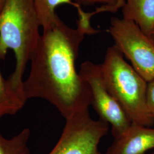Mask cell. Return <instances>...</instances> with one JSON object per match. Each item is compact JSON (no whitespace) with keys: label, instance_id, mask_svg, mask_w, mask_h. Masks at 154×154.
<instances>
[{"label":"cell","instance_id":"obj_1","mask_svg":"<svg viewBox=\"0 0 154 154\" xmlns=\"http://www.w3.org/2000/svg\"><path fill=\"white\" fill-rule=\"evenodd\" d=\"M98 32L88 20L79 19L77 28L72 29L60 18L52 28L44 30L31 55L29 77L23 82L26 101L45 99L66 119L88 110L91 92L77 72L75 62L85 35Z\"/></svg>","mask_w":154,"mask_h":154},{"label":"cell","instance_id":"obj_2","mask_svg":"<svg viewBox=\"0 0 154 154\" xmlns=\"http://www.w3.org/2000/svg\"><path fill=\"white\" fill-rule=\"evenodd\" d=\"M39 26L33 0H7L0 14V57L4 60L8 50L14 51L16 68L7 80L25 102L22 78L41 36Z\"/></svg>","mask_w":154,"mask_h":154},{"label":"cell","instance_id":"obj_3","mask_svg":"<svg viewBox=\"0 0 154 154\" xmlns=\"http://www.w3.org/2000/svg\"><path fill=\"white\" fill-rule=\"evenodd\" d=\"M101 69L107 87L132 123L149 127L154 125L147 106V82L114 45L106 50Z\"/></svg>","mask_w":154,"mask_h":154},{"label":"cell","instance_id":"obj_4","mask_svg":"<svg viewBox=\"0 0 154 154\" xmlns=\"http://www.w3.org/2000/svg\"><path fill=\"white\" fill-rule=\"evenodd\" d=\"M108 32L114 46L131 62L133 68L148 82L154 79V42L138 25L125 18L112 17Z\"/></svg>","mask_w":154,"mask_h":154},{"label":"cell","instance_id":"obj_5","mask_svg":"<svg viewBox=\"0 0 154 154\" xmlns=\"http://www.w3.org/2000/svg\"><path fill=\"white\" fill-rule=\"evenodd\" d=\"M79 74L88 85L91 97V105L99 119L111 125L114 138L121 136L131 126L132 122L107 87L101 64L86 61L81 64Z\"/></svg>","mask_w":154,"mask_h":154},{"label":"cell","instance_id":"obj_6","mask_svg":"<svg viewBox=\"0 0 154 154\" xmlns=\"http://www.w3.org/2000/svg\"><path fill=\"white\" fill-rule=\"evenodd\" d=\"M66 121L61 138L49 154H102L98 146L109 131L108 123L93 119L88 110L77 112Z\"/></svg>","mask_w":154,"mask_h":154},{"label":"cell","instance_id":"obj_7","mask_svg":"<svg viewBox=\"0 0 154 154\" xmlns=\"http://www.w3.org/2000/svg\"><path fill=\"white\" fill-rule=\"evenodd\" d=\"M154 149V129L132 123L126 132L114 138L105 154H146Z\"/></svg>","mask_w":154,"mask_h":154},{"label":"cell","instance_id":"obj_8","mask_svg":"<svg viewBox=\"0 0 154 154\" xmlns=\"http://www.w3.org/2000/svg\"><path fill=\"white\" fill-rule=\"evenodd\" d=\"M123 18L135 22L150 36L154 28V0H125Z\"/></svg>","mask_w":154,"mask_h":154},{"label":"cell","instance_id":"obj_9","mask_svg":"<svg viewBox=\"0 0 154 154\" xmlns=\"http://www.w3.org/2000/svg\"><path fill=\"white\" fill-rule=\"evenodd\" d=\"M33 4L43 31L52 28L59 20L55 13V9L58 6L62 4L71 5L77 9L79 17L86 14L82 7L75 4L74 0H33Z\"/></svg>","mask_w":154,"mask_h":154},{"label":"cell","instance_id":"obj_10","mask_svg":"<svg viewBox=\"0 0 154 154\" xmlns=\"http://www.w3.org/2000/svg\"><path fill=\"white\" fill-rule=\"evenodd\" d=\"M0 57V61L1 60ZM25 101L2 75L0 70V118L6 115H14L21 110Z\"/></svg>","mask_w":154,"mask_h":154},{"label":"cell","instance_id":"obj_11","mask_svg":"<svg viewBox=\"0 0 154 154\" xmlns=\"http://www.w3.org/2000/svg\"><path fill=\"white\" fill-rule=\"evenodd\" d=\"M30 135L29 128L11 139L4 138L0 134V154H30L28 146Z\"/></svg>","mask_w":154,"mask_h":154},{"label":"cell","instance_id":"obj_12","mask_svg":"<svg viewBox=\"0 0 154 154\" xmlns=\"http://www.w3.org/2000/svg\"><path fill=\"white\" fill-rule=\"evenodd\" d=\"M74 2L81 6H91L99 5L94 11V14L103 12L116 13L125 4V0H74Z\"/></svg>","mask_w":154,"mask_h":154},{"label":"cell","instance_id":"obj_13","mask_svg":"<svg viewBox=\"0 0 154 154\" xmlns=\"http://www.w3.org/2000/svg\"><path fill=\"white\" fill-rule=\"evenodd\" d=\"M146 100L149 113L154 119V79L147 82Z\"/></svg>","mask_w":154,"mask_h":154},{"label":"cell","instance_id":"obj_14","mask_svg":"<svg viewBox=\"0 0 154 154\" xmlns=\"http://www.w3.org/2000/svg\"><path fill=\"white\" fill-rule=\"evenodd\" d=\"M7 0H0V14L2 11L4 6L5 5Z\"/></svg>","mask_w":154,"mask_h":154},{"label":"cell","instance_id":"obj_15","mask_svg":"<svg viewBox=\"0 0 154 154\" xmlns=\"http://www.w3.org/2000/svg\"><path fill=\"white\" fill-rule=\"evenodd\" d=\"M149 37L151 38V39L152 40V41L154 42V28L153 30H152V33H151V35H150V36H149Z\"/></svg>","mask_w":154,"mask_h":154},{"label":"cell","instance_id":"obj_16","mask_svg":"<svg viewBox=\"0 0 154 154\" xmlns=\"http://www.w3.org/2000/svg\"><path fill=\"white\" fill-rule=\"evenodd\" d=\"M149 154H154V149H153V151H152L151 153H150Z\"/></svg>","mask_w":154,"mask_h":154}]
</instances>
